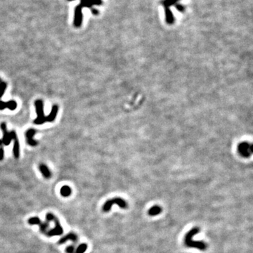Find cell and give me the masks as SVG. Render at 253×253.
I'll use <instances>...</instances> for the list:
<instances>
[{
  "label": "cell",
  "instance_id": "cell-1",
  "mask_svg": "<svg viewBox=\"0 0 253 253\" xmlns=\"http://www.w3.org/2000/svg\"><path fill=\"white\" fill-rule=\"evenodd\" d=\"M200 232V228H194L188 232L186 234L184 238V244L187 247L189 248H195L200 250H205L207 248V245L202 241H193V237L196 234Z\"/></svg>",
  "mask_w": 253,
  "mask_h": 253
},
{
  "label": "cell",
  "instance_id": "cell-2",
  "mask_svg": "<svg viewBox=\"0 0 253 253\" xmlns=\"http://www.w3.org/2000/svg\"><path fill=\"white\" fill-rule=\"evenodd\" d=\"M46 219L48 222L51 221L55 223V227L53 229L47 231L45 233V235L49 237H52L54 236H61L63 233V228L61 226L59 221H58L57 217H56L52 213H47L46 215Z\"/></svg>",
  "mask_w": 253,
  "mask_h": 253
},
{
  "label": "cell",
  "instance_id": "cell-3",
  "mask_svg": "<svg viewBox=\"0 0 253 253\" xmlns=\"http://www.w3.org/2000/svg\"><path fill=\"white\" fill-rule=\"evenodd\" d=\"M35 108H36L37 118L33 121L34 124L37 125H41L46 122V116L44 113V103L43 101L40 99H37L35 101Z\"/></svg>",
  "mask_w": 253,
  "mask_h": 253
},
{
  "label": "cell",
  "instance_id": "cell-4",
  "mask_svg": "<svg viewBox=\"0 0 253 253\" xmlns=\"http://www.w3.org/2000/svg\"><path fill=\"white\" fill-rule=\"evenodd\" d=\"M113 205H118L122 209L127 208V204L123 199L120 198H115L108 200L105 202L103 207V210L104 212H108Z\"/></svg>",
  "mask_w": 253,
  "mask_h": 253
},
{
  "label": "cell",
  "instance_id": "cell-5",
  "mask_svg": "<svg viewBox=\"0 0 253 253\" xmlns=\"http://www.w3.org/2000/svg\"><path fill=\"white\" fill-rule=\"evenodd\" d=\"M9 133H10V135L12 140H14V148H13L14 155L16 159H18L19 158V156H20V144H19L18 138V136L15 131H11Z\"/></svg>",
  "mask_w": 253,
  "mask_h": 253
},
{
  "label": "cell",
  "instance_id": "cell-6",
  "mask_svg": "<svg viewBox=\"0 0 253 253\" xmlns=\"http://www.w3.org/2000/svg\"><path fill=\"white\" fill-rule=\"evenodd\" d=\"M238 152L243 157H249L252 154V147L251 144L247 142H243L238 146Z\"/></svg>",
  "mask_w": 253,
  "mask_h": 253
},
{
  "label": "cell",
  "instance_id": "cell-7",
  "mask_svg": "<svg viewBox=\"0 0 253 253\" xmlns=\"http://www.w3.org/2000/svg\"><path fill=\"white\" fill-rule=\"evenodd\" d=\"M0 128L1 129L3 132V138L1 139L2 143L5 146H9L10 144V143L12 140L11 139L10 133L7 131V127H6V124L5 122H2L0 124Z\"/></svg>",
  "mask_w": 253,
  "mask_h": 253
},
{
  "label": "cell",
  "instance_id": "cell-8",
  "mask_svg": "<svg viewBox=\"0 0 253 253\" xmlns=\"http://www.w3.org/2000/svg\"><path fill=\"white\" fill-rule=\"evenodd\" d=\"M36 130L34 129H30L27 131L25 133V137H26L27 143L31 146H36L38 144V142L36 140L34 139V136H35Z\"/></svg>",
  "mask_w": 253,
  "mask_h": 253
},
{
  "label": "cell",
  "instance_id": "cell-9",
  "mask_svg": "<svg viewBox=\"0 0 253 253\" xmlns=\"http://www.w3.org/2000/svg\"><path fill=\"white\" fill-rule=\"evenodd\" d=\"M58 105H53L52 106V108H51V113L49 114L48 116L46 117V122H51L54 121V120L56 119V116H57V114H58Z\"/></svg>",
  "mask_w": 253,
  "mask_h": 253
},
{
  "label": "cell",
  "instance_id": "cell-10",
  "mask_svg": "<svg viewBox=\"0 0 253 253\" xmlns=\"http://www.w3.org/2000/svg\"><path fill=\"white\" fill-rule=\"evenodd\" d=\"M77 239H78V238H77V235H75V233H70L66 235V236L61 238V239L58 241V244H63V243L67 242V241H69V240H71V241H72L73 242L76 243L77 241Z\"/></svg>",
  "mask_w": 253,
  "mask_h": 253
},
{
  "label": "cell",
  "instance_id": "cell-11",
  "mask_svg": "<svg viewBox=\"0 0 253 253\" xmlns=\"http://www.w3.org/2000/svg\"><path fill=\"white\" fill-rule=\"evenodd\" d=\"M39 170L41 172L44 177H45L46 179H49L51 176V172L46 165H44V164H40L39 166Z\"/></svg>",
  "mask_w": 253,
  "mask_h": 253
},
{
  "label": "cell",
  "instance_id": "cell-12",
  "mask_svg": "<svg viewBox=\"0 0 253 253\" xmlns=\"http://www.w3.org/2000/svg\"><path fill=\"white\" fill-rule=\"evenodd\" d=\"M60 193H61V195L63 196V197H68V196L71 195L72 190L68 186H63L61 189Z\"/></svg>",
  "mask_w": 253,
  "mask_h": 253
},
{
  "label": "cell",
  "instance_id": "cell-13",
  "mask_svg": "<svg viewBox=\"0 0 253 253\" xmlns=\"http://www.w3.org/2000/svg\"><path fill=\"white\" fill-rule=\"evenodd\" d=\"M162 212L161 207H159V206H153L152 207L150 210H148V215L150 216H155V215H158L160 212Z\"/></svg>",
  "mask_w": 253,
  "mask_h": 253
},
{
  "label": "cell",
  "instance_id": "cell-14",
  "mask_svg": "<svg viewBox=\"0 0 253 253\" xmlns=\"http://www.w3.org/2000/svg\"><path fill=\"white\" fill-rule=\"evenodd\" d=\"M17 108V103L14 100H10L6 102V108H9L11 111H14Z\"/></svg>",
  "mask_w": 253,
  "mask_h": 253
},
{
  "label": "cell",
  "instance_id": "cell-15",
  "mask_svg": "<svg viewBox=\"0 0 253 253\" xmlns=\"http://www.w3.org/2000/svg\"><path fill=\"white\" fill-rule=\"evenodd\" d=\"M38 226H40V232H42V233L45 234L46 232L47 231L49 226V222H41Z\"/></svg>",
  "mask_w": 253,
  "mask_h": 253
},
{
  "label": "cell",
  "instance_id": "cell-16",
  "mask_svg": "<svg viewBox=\"0 0 253 253\" xmlns=\"http://www.w3.org/2000/svg\"><path fill=\"white\" fill-rule=\"evenodd\" d=\"M27 222H28V224H30V225H39L42 222L40 219L37 217H31V218L29 219Z\"/></svg>",
  "mask_w": 253,
  "mask_h": 253
},
{
  "label": "cell",
  "instance_id": "cell-17",
  "mask_svg": "<svg viewBox=\"0 0 253 253\" xmlns=\"http://www.w3.org/2000/svg\"><path fill=\"white\" fill-rule=\"evenodd\" d=\"M87 249V245L85 243H82V244L79 245L78 248L75 250V253H84L86 252Z\"/></svg>",
  "mask_w": 253,
  "mask_h": 253
},
{
  "label": "cell",
  "instance_id": "cell-18",
  "mask_svg": "<svg viewBox=\"0 0 253 253\" xmlns=\"http://www.w3.org/2000/svg\"><path fill=\"white\" fill-rule=\"evenodd\" d=\"M7 87V84L4 82H0V98L2 97L3 94L5 92V90Z\"/></svg>",
  "mask_w": 253,
  "mask_h": 253
},
{
  "label": "cell",
  "instance_id": "cell-19",
  "mask_svg": "<svg viewBox=\"0 0 253 253\" xmlns=\"http://www.w3.org/2000/svg\"><path fill=\"white\" fill-rule=\"evenodd\" d=\"M75 250L74 246L70 245L67 248H66V252L67 253H75Z\"/></svg>",
  "mask_w": 253,
  "mask_h": 253
},
{
  "label": "cell",
  "instance_id": "cell-20",
  "mask_svg": "<svg viewBox=\"0 0 253 253\" xmlns=\"http://www.w3.org/2000/svg\"><path fill=\"white\" fill-rule=\"evenodd\" d=\"M6 108V102L0 100V111H3Z\"/></svg>",
  "mask_w": 253,
  "mask_h": 253
},
{
  "label": "cell",
  "instance_id": "cell-21",
  "mask_svg": "<svg viewBox=\"0 0 253 253\" xmlns=\"http://www.w3.org/2000/svg\"><path fill=\"white\" fill-rule=\"evenodd\" d=\"M4 150L2 147H0V161L4 159Z\"/></svg>",
  "mask_w": 253,
  "mask_h": 253
},
{
  "label": "cell",
  "instance_id": "cell-22",
  "mask_svg": "<svg viewBox=\"0 0 253 253\" xmlns=\"http://www.w3.org/2000/svg\"><path fill=\"white\" fill-rule=\"evenodd\" d=\"M2 145H3L2 141H1V139H0V147H2Z\"/></svg>",
  "mask_w": 253,
  "mask_h": 253
},
{
  "label": "cell",
  "instance_id": "cell-23",
  "mask_svg": "<svg viewBox=\"0 0 253 253\" xmlns=\"http://www.w3.org/2000/svg\"><path fill=\"white\" fill-rule=\"evenodd\" d=\"M0 82H1V79H0Z\"/></svg>",
  "mask_w": 253,
  "mask_h": 253
}]
</instances>
